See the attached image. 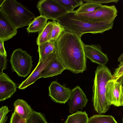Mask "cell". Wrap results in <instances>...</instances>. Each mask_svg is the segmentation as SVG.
I'll return each instance as SVG.
<instances>
[{
	"instance_id": "6da1fadb",
	"label": "cell",
	"mask_w": 123,
	"mask_h": 123,
	"mask_svg": "<svg viewBox=\"0 0 123 123\" xmlns=\"http://www.w3.org/2000/svg\"><path fill=\"white\" fill-rule=\"evenodd\" d=\"M81 37L66 31L56 42L58 57L66 69L75 74L83 73L86 68L84 43Z\"/></svg>"
},
{
	"instance_id": "7a4b0ae2",
	"label": "cell",
	"mask_w": 123,
	"mask_h": 123,
	"mask_svg": "<svg viewBox=\"0 0 123 123\" xmlns=\"http://www.w3.org/2000/svg\"><path fill=\"white\" fill-rule=\"evenodd\" d=\"M95 74L92 88L93 107L98 113H104L109 110L111 105L106 98V86L108 81L113 79V75L105 65H98Z\"/></svg>"
},
{
	"instance_id": "3957f363",
	"label": "cell",
	"mask_w": 123,
	"mask_h": 123,
	"mask_svg": "<svg viewBox=\"0 0 123 123\" xmlns=\"http://www.w3.org/2000/svg\"><path fill=\"white\" fill-rule=\"evenodd\" d=\"M56 20L65 28L66 31L74 33L80 37L85 33H102L112 29L114 21L88 22L71 18L66 14Z\"/></svg>"
},
{
	"instance_id": "277c9868",
	"label": "cell",
	"mask_w": 123,
	"mask_h": 123,
	"mask_svg": "<svg viewBox=\"0 0 123 123\" xmlns=\"http://www.w3.org/2000/svg\"><path fill=\"white\" fill-rule=\"evenodd\" d=\"M0 7L17 29L29 26L35 18V15L27 7L15 0H5Z\"/></svg>"
},
{
	"instance_id": "5b68a950",
	"label": "cell",
	"mask_w": 123,
	"mask_h": 123,
	"mask_svg": "<svg viewBox=\"0 0 123 123\" xmlns=\"http://www.w3.org/2000/svg\"><path fill=\"white\" fill-rule=\"evenodd\" d=\"M117 13L115 5H102L100 8L92 12L77 13L74 11L66 14L71 18L88 22L114 21Z\"/></svg>"
},
{
	"instance_id": "8992f818",
	"label": "cell",
	"mask_w": 123,
	"mask_h": 123,
	"mask_svg": "<svg viewBox=\"0 0 123 123\" xmlns=\"http://www.w3.org/2000/svg\"><path fill=\"white\" fill-rule=\"evenodd\" d=\"M32 56L21 48L14 50L11 56L10 62L13 71L18 75L25 77L30 73L33 66Z\"/></svg>"
},
{
	"instance_id": "52a82bcc",
	"label": "cell",
	"mask_w": 123,
	"mask_h": 123,
	"mask_svg": "<svg viewBox=\"0 0 123 123\" xmlns=\"http://www.w3.org/2000/svg\"><path fill=\"white\" fill-rule=\"evenodd\" d=\"M37 7L40 15L53 20H56L68 12L56 0H40L37 3Z\"/></svg>"
},
{
	"instance_id": "ba28073f",
	"label": "cell",
	"mask_w": 123,
	"mask_h": 123,
	"mask_svg": "<svg viewBox=\"0 0 123 123\" xmlns=\"http://www.w3.org/2000/svg\"><path fill=\"white\" fill-rule=\"evenodd\" d=\"M58 57L57 52L51 53L44 59L39 61L37 65L31 74L23 81L18 87L24 89L34 83L40 78L41 75L48 66Z\"/></svg>"
},
{
	"instance_id": "9c48e42d",
	"label": "cell",
	"mask_w": 123,
	"mask_h": 123,
	"mask_svg": "<svg viewBox=\"0 0 123 123\" xmlns=\"http://www.w3.org/2000/svg\"><path fill=\"white\" fill-rule=\"evenodd\" d=\"M123 76L119 78L109 80L106 86V96L111 105L119 107L121 106L120 99V87L122 85Z\"/></svg>"
},
{
	"instance_id": "30bf717a",
	"label": "cell",
	"mask_w": 123,
	"mask_h": 123,
	"mask_svg": "<svg viewBox=\"0 0 123 123\" xmlns=\"http://www.w3.org/2000/svg\"><path fill=\"white\" fill-rule=\"evenodd\" d=\"M49 90V95L51 100L56 103L65 104L69 99L71 90L56 81L51 83Z\"/></svg>"
},
{
	"instance_id": "8fae6325",
	"label": "cell",
	"mask_w": 123,
	"mask_h": 123,
	"mask_svg": "<svg viewBox=\"0 0 123 123\" xmlns=\"http://www.w3.org/2000/svg\"><path fill=\"white\" fill-rule=\"evenodd\" d=\"M88 101L87 97L82 89L78 86L71 90L68 103L69 112L73 113L85 107Z\"/></svg>"
},
{
	"instance_id": "7c38bea8",
	"label": "cell",
	"mask_w": 123,
	"mask_h": 123,
	"mask_svg": "<svg viewBox=\"0 0 123 123\" xmlns=\"http://www.w3.org/2000/svg\"><path fill=\"white\" fill-rule=\"evenodd\" d=\"M84 48L86 57L92 62L102 65H105L107 62L108 57L103 52L99 45L84 43Z\"/></svg>"
},
{
	"instance_id": "4fadbf2b",
	"label": "cell",
	"mask_w": 123,
	"mask_h": 123,
	"mask_svg": "<svg viewBox=\"0 0 123 123\" xmlns=\"http://www.w3.org/2000/svg\"><path fill=\"white\" fill-rule=\"evenodd\" d=\"M16 84L6 74L0 73V101L11 98L16 92Z\"/></svg>"
},
{
	"instance_id": "5bb4252c",
	"label": "cell",
	"mask_w": 123,
	"mask_h": 123,
	"mask_svg": "<svg viewBox=\"0 0 123 123\" xmlns=\"http://www.w3.org/2000/svg\"><path fill=\"white\" fill-rule=\"evenodd\" d=\"M17 29L0 9V40H8L15 35Z\"/></svg>"
},
{
	"instance_id": "9a60e30c",
	"label": "cell",
	"mask_w": 123,
	"mask_h": 123,
	"mask_svg": "<svg viewBox=\"0 0 123 123\" xmlns=\"http://www.w3.org/2000/svg\"><path fill=\"white\" fill-rule=\"evenodd\" d=\"M65 68L58 56L48 66L41 75L40 78L51 77L61 74Z\"/></svg>"
},
{
	"instance_id": "2e32d148",
	"label": "cell",
	"mask_w": 123,
	"mask_h": 123,
	"mask_svg": "<svg viewBox=\"0 0 123 123\" xmlns=\"http://www.w3.org/2000/svg\"><path fill=\"white\" fill-rule=\"evenodd\" d=\"M14 111L24 119L26 120L33 111L31 106L25 101L18 99L13 103Z\"/></svg>"
},
{
	"instance_id": "e0dca14e",
	"label": "cell",
	"mask_w": 123,
	"mask_h": 123,
	"mask_svg": "<svg viewBox=\"0 0 123 123\" xmlns=\"http://www.w3.org/2000/svg\"><path fill=\"white\" fill-rule=\"evenodd\" d=\"M37 51L40 61L45 59L51 53L57 51L56 42L50 40L39 45Z\"/></svg>"
},
{
	"instance_id": "ac0fdd59",
	"label": "cell",
	"mask_w": 123,
	"mask_h": 123,
	"mask_svg": "<svg viewBox=\"0 0 123 123\" xmlns=\"http://www.w3.org/2000/svg\"><path fill=\"white\" fill-rule=\"evenodd\" d=\"M48 20L41 15L34 18L27 28V31L29 33L40 32L45 26Z\"/></svg>"
},
{
	"instance_id": "d6986e66",
	"label": "cell",
	"mask_w": 123,
	"mask_h": 123,
	"mask_svg": "<svg viewBox=\"0 0 123 123\" xmlns=\"http://www.w3.org/2000/svg\"><path fill=\"white\" fill-rule=\"evenodd\" d=\"M53 25L52 21H48L43 29L39 32L36 41L38 46L49 41V37L52 30Z\"/></svg>"
},
{
	"instance_id": "ffe728a7",
	"label": "cell",
	"mask_w": 123,
	"mask_h": 123,
	"mask_svg": "<svg viewBox=\"0 0 123 123\" xmlns=\"http://www.w3.org/2000/svg\"><path fill=\"white\" fill-rule=\"evenodd\" d=\"M88 119L85 111H77L68 116L64 123H88Z\"/></svg>"
},
{
	"instance_id": "44dd1931",
	"label": "cell",
	"mask_w": 123,
	"mask_h": 123,
	"mask_svg": "<svg viewBox=\"0 0 123 123\" xmlns=\"http://www.w3.org/2000/svg\"><path fill=\"white\" fill-rule=\"evenodd\" d=\"M101 4L92 2H87L83 3L77 10H74L77 13L92 12L100 8Z\"/></svg>"
},
{
	"instance_id": "7402d4cb",
	"label": "cell",
	"mask_w": 123,
	"mask_h": 123,
	"mask_svg": "<svg viewBox=\"0 0 123 123\" xmlns=\"http://www.w3.org/2000/svg\"><path fill=\"white\" fill-rule=\"evenodd\" d=\"M53 26L49 38V41L53 40L56 42L61 35L66 31L65 28L60 23L53 20Z\"/></svg>"
},
{
	"instance_id": "603a6c76",
	"label": "cell",
	"mask_w": 123,
	"mask_h": 123,
	"mask_svg": "<svg viewBox=\"0 0 123 123\" xmlns=\"http://www.w3.org/2000/svg\"><path fill=\"white\" fill-rule=\"evenodd\" d=\"M88 123H118L112 116L100 114L94 115L89 118Z\"/></svg>"
},
{
	"instance_id": "cb8c5ba5",
	"label": "cell",
	"mask_w": 123,
	"mask_h": 123,
	"mask_svg": "<svg viewBox=\"0 0 123 123\" xmlns=\"http://www.w3.org/2000/svg\"><path fill=\"white\" fill-rule=\"evenodd\" d=\"M68 12L74 11V9L83 3L81 0H56Z\"/></svg>"
},
{
	"instance_id": "d4e9b609",
	"label": "cell",
	"mask_w": 123,
	"mask_h": 123,
	"mask_svg": "<svg viewBox=\"0 0 123 123\" xmlns=\"http://www.w3.org/2000/svg\"><path fill=\"white\" fill-rule=\"evenodd\" d=\"M27 123H48L41 113L33 111L26 119Z\"/></svg>"
},
{
	"instance_id": "484cf974",
	"label": "cell",
	"mask_w": 123,
	"mask_h": 123,
	"mask_svg": "<svg viewBox=\"0 0 123 123\" xmlns=\"http://www.w3.org/2000/svg\"><path fill=\"white\" fill-rule=\"evenodd\" d=\"M10 111L6 106H2L0 109V123H5L7 121V115Z\"/></svg>"
},
{
	"instance_id": "4316f807",
	"label": "cell",
	"mask_w": 123,
	"mask_h": 123,
	"mask_svg": "<svg viewBox=\"0 0 123 123\" xmlns=\"http://www.w3.org/2000/svg\"><path fill=\"white\" fill-rule=\"evenodd\" d=\"M10 123H27L26 120L20 116L14 111L12 114Z\"/></svg>"
},
{
	"instance_id": "83f0119b",
	"label": "cell",
	"mask_w": 123,
	"mask_h": 123,
	"mask_svg": "<svg viewBox=\"0 0 123 123\" xmlns=\"http://www.w3.org/2000/svg\"><path fill=\"white\" fill-rule=\"evenodd\" d=\"M123 76V61L120 62L113 75V79L119 78Z\"/></svg>"
},
{
	"instance_id": "f1b7e54d",
	"label": "cell",
	"mask_w": 123,
	"mask_h": 123,
	"mask_svg": "<svg viewBox=\"0 0 123 123\" xmlns=\"http://www.w3.org/2000/svg\"><path fill=\"white\" fill-rule=\"evenodd\" d=\"M6 56L0 54V73L7 68Z\"/></svg>"
},
{
	"instance_id": "f546056e",
	"label": "cell",
	"mask_w": 123,
	"mask_h": 123,
	"mask_svg": "<svg viewBox=\"0 0 123 123\" xmlns=\"http://www.w3.org/2000/svg\"><path fill=\"white\" fill-rule=\"evenodd\" d=\"M83 2H92L102 4L111 3H117L119 1L118 0H83Z\"/></svg>"
},
{
	"instance_id": "4dcf8cb0",
	"label": "cell",
	"mask_w": 123,
	"mask_h": 123,
	"mask_svg": "<svg viewBox=\"0 0 123 123\" xmlns=\"http://www.w3.org/2000/svg\"><path fill=\"white\" fill-rule=\"evenodd\" d=\"M4 42L3 41L0 40V54L7 57L6 52L4 45Z\"/></svg>"
},
{
	"instance_id": "1f68e13d",
	"label": "cell",
	"mask_w": 123,
	"mask_h": 123,
	"mask_svg": "<svg viewBox=\"0 0 123 123\" xmlns=\"http://www.w3.org/2000/svg\"><path fill=\"white\" fill-rule=\"evenodd\" d=\"M120 99L121 106H123V86L122 85L120 87Z\"/></svg>"
},
{
	"instance_id": "d6a6232c",
	"label": "cell",
	"mask_w": 123,
	"mask_h": 123,
	"mask_svg": "<svg viewBox=\"0 0 123 123\" xmlns=\"http://www.w3.org/2000/svg\"><path fill=\"white\" fill-rule=\"evenodd\" d=\"M117 61L120 62L123 61V53L119 57Z\"/></svg>"
},
{
	"instance_id": "836d02e7",
	"label": "cell",
	"mask_w": 123,
	"mask_h": 123,
	"mask_svg": "<svg viewBox=\"0 0 123 123\" xmlns=\"http://www.w3.org/2000/svg\"><path fill=\"white\" fill-rule=\"evenodd\" d=\"M5 0H0V6L3 3Z\"/></svg>"
},
{
	"instance_id": "e575fe53",
	"label": "cell",
	"mask_w": 123,
	"mask_h": 123,
	"mask_svg": "<svg viewBox=\"0 0 123 123\" xmlns=\"http://www.w3.org/2000/svg\"><path fill=\"white\" fill-rule=\"evenodd\" d=\"M122 84H123V80H122Z\"/></svg>"
},
{
	"instance_id": "d590c367",
	"label": "cell",
	"mask_w": 123,
	"mask_h": 123,
	"mask_svg": "<svg viewBox=\"0 0 123 123\" xmlns=\"http://www.w3.org/2000/svg\"></svg>"
}]
</instances>
